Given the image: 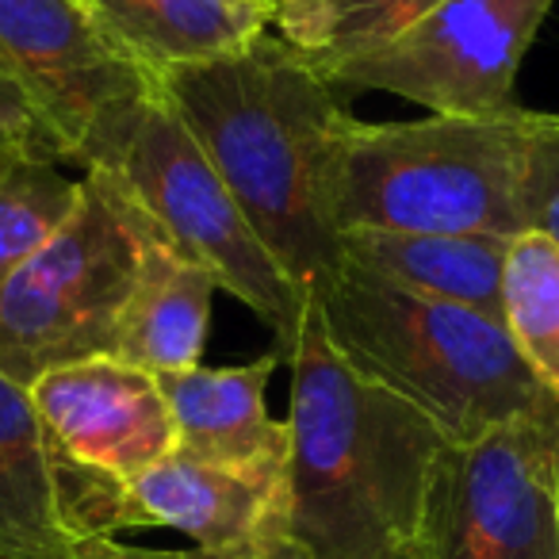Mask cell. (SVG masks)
Segmentation results:
<instances>
[{
    "instance_id": "1",
    "label": "cell",
    "mask_w": 559,
    "mask_h": 559,
    "mask_svg": "<svg viewBox=\"0 0 559 559\" xmlns=\"http://www.w3.org/2000/svg\"><path fill=\"white\" fill-rule=\"evenodd\" d=\"M157 93L292 280L337 264L334 173L353 108L304 50L257 35L226 55L157 66Z\"/></svg>"
},
{
    "instance_id": "2",
    "label": "cell",
    "mask_w": 559,
    "mask_h": 559,
    "mask_svg": "<svg viewBox=\"0 0 559 559\" xmlns=\"http://www.w3.org/2000/svg\"><path fill=\"white\" fill-rule=\"evenodd\" d=\"M292 365V544L307 559H391L418 540L429 472L449 441L342 360L314 296Z\"/></svg>"
},
{
    "instance_id": "3",
    "label": "cell",
    "mask_w": 559,
    "mask_h": 559,
    "mask_svg": "<svg viewBox=\"0 0 559 559\" xmlns=\"http://www.w3.org/2000/svg\"><path fill=\"white\" fill-rule=\"evenodd\" d=\"M311 296L345 365L426 414L444 441H475L556 403L495 314L418 296L345 261L314 280Z\"/></svg>"
},
{
    "instance_id": "4",
    "label": "cell",
    "mask_w": 559,
    "mask_h": 559,
    "mask_svg": "<svg viewBox=\"0 0 559 559\" xmlns=\"http://www.w3.org/2000/svg\"><path fill=\"white\" fill-rule=\"evenodd\" d=\"M525 108L498 116H429L360 123L342 134L334 226L406 234L518 238Z\"/></svg>"
},
{
    "instance_id": "5",
    "label": "cell",
    "mask_w": 559,
    "mask_h": 559,
    "mask_svg": "<svg viewBox=\"0 0 559 559\" xmlns=\"http://www.w3.org/2000/svg\"><path fill=\"white\" fill-rule=\"evenodd\" d=\"M154 234L119 173H81L70 218L0 284V376L32 388L55 368L116 357L119 319Z\"/></svg>"
},
{
    "instance_id": "6",
    "label": "cell",
    "mask_w": 559,
    "mask_h": 559,
    "mask_svg": "<svg viewBox=\"0 0 559 559\" xmlns=\"http://www.w3.org/2000/svg\"><path fill=\"white\" fill-rule=\"evenodd\" d=\"M0 73L81 169H116L157 100L154 66L88 0H0Z\"/></svg>"
},
{
    "instance_id": "7",
    "label": "cell",
    "mask_w": 559,
    "mask_h": 559,
    "mask_svg": "<svg viewBox=\"0 0 559 559\" xmlns=\"http://www.w3.org/2000/svg\"><path fill=\"white\" fill-rule=\"evenodd\" d=\"M111 173H119L127 192L177 253L207 269L218 288L230 292L276 334L280 357L288 360L304 330L311 288L292 280L269 253L162 93L146 108L131 146Z\"/></svg>"
},
{
    "instance_id": "8",
    "label": "cell",
    "mask_w": 559,
    "mask_h": 559,
    "mask_svg": "<svg viewBox=\"0 0 559 559\" xmlns=\"http://www.w3.org/2000/svg\"><path fill=\"white\" fill-rule=\"evenodd\" d=\"M556 0H441L433 12L357 55L314 62L342 93H391L429 116H498Z\"/></svg>"
},
{
    "instance_id": "9",
    "label": "cell",
    "mask_w": 559,
    "mask_h": 559,
    "mask_svg": "<svg viewBox=\"0 0 559 559\" xmlns=\"http://www.w3.org/2000/svg\"><path fill=\"white\" fill-rule=\"evenodd\" d=\"M551 411V406H548ZM548 411L444 444L418 521L426 559H559Z\"/></svg>"
},
{
    "instance_id": "10",
    "label": "cell",
    "mask_w": 559,
    "mask_h": 559,
    "mask_svg": "<svg viewBox=\"0 0 559 559\" xmlns=\"http://www.w3.org/2000/svg\"><path fill=\"white\" fill-rule=\"evenodd\" d=\"M139 528L127 487L66 452L32 391L0 376V559H81Z\"/></svg>"
},
{
    "instance_id": "11",
    "label": "cell",
    "mask_w": 559,
    "mask_h": 559,
    "mask_svg": "<svg viewBox=\"0 0 559 559\" xmlns=\"http://www.w3.org/2000/svg\"><path fill=\"white\" fill-rule=\"evenodd\" d=\"M27 391L66 452L123 487L177 452V421L157 376L119 357L55 368Z\"/></svg>"
},
{
    "instance_id": "12",
    "label": "cell",
    "mask_w": 559,
    "mask_h": 559,
    "mask_svg": "<svg viewBox=\"0 0 559 559\" xmlns=\"http://www.w3.org/2000/svg\"><path fill=\"white\" fill-rule=\"evenodd\" d=\"M134 525L180 528L207 559H261L292 540V487L173 452L127 483Z\"/></svg>"
},
{
    "instance_id": "13",
    "label": "cell",
    "mask_w": 559,
    "mask_h": 559,
    "mask_svg": "<svg viewBox=\"0 0 559 559\" xmlns=\"http://www.w3.org/2000/svg\"><path fill=\"white\" fill-rule=\"evenodd\" d=\"M280 360L272 345L264 357L234 368L200 365L157 376L177 421V452L292 487V426L272 418L264 403Z\"/></svg>"
},
{
    "instance_id": "14",
    "label": "cell",
    "mask_w": 559,
    "mask_h": 559,
    "mask_svg": "<svg viewBox=\"0 0 559 559\" xmlns=\"http://www.w3.org/2000/svg\"><path fill=\"white\" fill-rule=\"evenodd\" d=\"M510 241L513 238L502 234L345 230L337 234V261L418 296L449 299L502 319V272Z\"/></svg>"
},
{
    "instance_id": "15",
    "label": "cell",
    "mask_w": 559,
    "mask_h": 559,
    "mask_svg": "<svg viewBox=\"0 0 559 559\" xmlns=\"http://www.w3.org/2000/svg\"><path fill=\"white\" fill-rule=\"evenodd\" d=\"M215 292L211 272L177 253L157 230L146 241L139 280L119 319L116 357L150 376L200 368Z\"/></svg>"
},
{
    "instance_id": "16",
    "label": "cell",
    "mask_w": 559,
    "mask_h": 559,
    "mask_svg": "<svg viewBox=\"0 0 559 559\" xmlns=\"http://www.w3.org/2000/svg\"><path fill=\"white\" fill-rule=\"evenodd\" d=\"M88 4L154 70L246 47L264 35V24L276 12V4H241V0H88Z\"/></svg>"
},
{
    "instance_id": "17",
    "label": "cell",
    "mask_w": 559,
    "mask_h": 559,
    "mask_svg": "<svg viewBox=\"0 0 559 559\" xmlns=\"http://www.w3.org/2000/svg\"><path fill=\"white\" fill-rule=\"evenodd\" d=\"M502 322L518 357L559 399V246L544 234H518L502 272Z\"/></svg>"
},
{
    "instance_id": "18",
    "label": "cell",
    "mask_w": 559,
    "mask_h": 559,
    "mask_svg": "<svg viewBox=\"0 0 559 559\" xmlns=\"http://www.w3.org/2000/svg\"><path fill=\"white\" fill-rule=\"evenodd\" d=\"M81 195L62 157L32 146H0V284L50 241Z\"/></svg>"
},
{
    "instance_id": "19",
    "label": "cell",
    "mask_w": 559,
    "mask_h": 559,
    "mask_svg": "<svg viewBox=\"0 0 559 559\" xmlns=\"http://www.w3.org/2000/svg\"><path fill=\"white\" fill-rule=\"evenodd\" d=\"M441 0H276L280 39L311 62L357 55L418 24Z\"/></svg>"
},
{
    "instance_id": "20",
    "label": "cell",
    "mask_w": 559,
    "mask_h": 559,
    "mask_svg": "<svg viewBox=\"0 0 559 559\" xmlns=\"http://www.w3.org/2000/svg\"><path fill=\"white\" fill-rule=\"evenodd\" d=\"M518 215L521 234H544L559 246V116L525 111Z\"/></svg>"
},
{
    "instance_id": "21",
    "label": "cell",
    "mask_w": 559,
    "mask_h": 559,
    "mask_svg": "<svg viewBox=\"0 0 559 559\" xmlns=\"http://www.w3.org/2000/svg\"><path fill=\"white\" fill-rule=\"evenodd\" d=\"M0 146H32V150H43V154H55L66 162L62 142L55 139L47 119L39 116V108H35V104L27 100L4 73H0Z\"/></svg>"
},
{
    "instance_id": "22",
    "label": "cell",
    "mask_w": 559,
    "mask_h": 559,
    "mask_svg": "<svg viewBox=\"0 0 559 559\" xmlns=\"http://www.w3.org/2000/svg\"><path fill=\"white\" fill-rule=\"evenodd\" d=\"M81 559H207L200 551H157V548H134L123 540H104L93 551H85Z\"/></svg>"
},
{
    "instance_id": "23",
    "label": "cell",
    "mask_w": 559,
    "mask_h": 559,
    "mask_svg": "<svg viewBox=\"0 0 559 559\" xmlns=\"http://www.w3.org/2000/svg\"><path fill=\"white\" fill-rule=\"evenodd\" d=\"M548 433H551V467H556V498H559V399L548 411Z\"/></svg>"
},
{
    "instance_id": "24",
    "label": "cell",
    "mask_w": 559,
    "mask_h": 559,
    "mask_svg": "<svg viewBox=\"0 0 559 559\" xmlns=\"http://www.w3.org/2000/svg\"><path fill=\"white\" fill-rule=\"evenodd\" d=\"M261 559H307V551L299 548V544L284 540V544H280V548H272L269 556H261Z\"/></svg>"
},
{
    "instance_id": "25",
    "label": "cell",
    "mask_w": 559,
    "mask_h": 559,
    "mask_svg": "<svg viewBox=\"0 0 559 559\" xmlns=\"http://www.w3.org/2000/svg\"><path fill=\"white\" fill-rule=\"evenodd\" d=\"M391 559H426V556L418 551V544H406V548H403V551H395Z\"/></svg>"
},
{
    "instance_id": "26",
    "label": "cell",
    "mask_w": 559,
    "mask_h": 559,
    "mask_svg": "<svg viewBox=\"0 0 559 559\" xmlns=\"http://www.w3.org/2000/svg\"><path fill=\"white\" fill-rule=\"evenodd\" d=\"M241 4H276V0H241Z\"/></svg>"
}]
</instances>
